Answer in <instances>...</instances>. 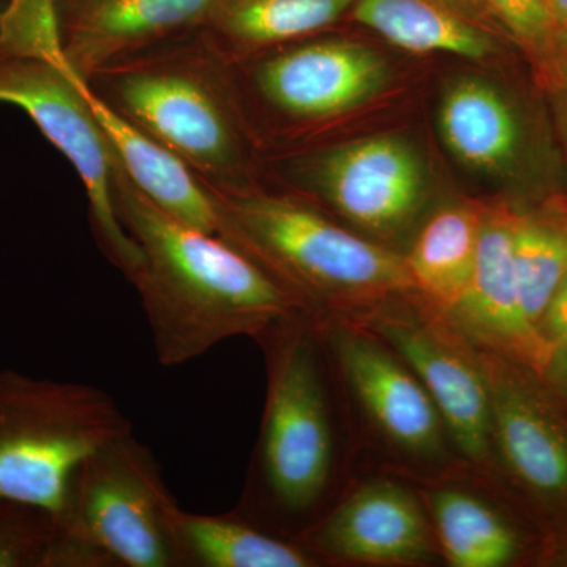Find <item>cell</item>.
<instances>
[{
  "label": "cell",
  "instance_id": "obj_5",
  "mask_svg": "<svg viewBox=\"0 0 567 567\" xmlns=\"http://www.w3.org/2000/svg\"><path fill=\"white\" fill-rule=\"evenodd\" d=\"M177 502L151 447L133 432L82 462L55 518L50 567H181Z\"/></svg>",
  "mask_w": 567,
  "mask_h": 567
},
{
  "label": "cell",
  "instance_id": "obj_7",
  "mask_svg": "<svg viewBox=\"0 0 567 567\" xmlns=\"http://www.w3.org/2000/svg\"><path fill=\"white\" fill-rule=\"evenodd\" d=\"M311 316L260 336L268 352V394L257 451L264 502L284 516L311 513L333 466V431Z\"/></svg>",
  "mask_w": 567,
  "mask_h": 567
},
{
  "label": "cell",
  "instance_id": "obj_1",
  "mask_svg": "<svg viewBox=\"0 0 567 567\" xmlns=\"http://www.w3.org/2000/svg\"><path fill=\"white\" fill-rule=\"evenodd\" d=\"M112 159L115 212L142 254L130 284L159 364L189 363L227 339L260 338L275 324L311 316L248 254L164 212L130 181L114 152Z\"/></svg>",
  "mask_w": 567,
  "mask_h": 567
},
{
  "label": "cell",
  "instance_id": "obj_18",
  "mask_svg": "<svg viewBox=\"0 0 567 567\" xmlns=\"http://www.w3.org/2000/svg\"><path fill=\"white\" fill-rule=\"evenodd\" d=\"M173 536L181 567H311L308 547L274 535L240 513L173 514Z\"/></svg>",
  "mask_w": 567,
  "mask_h": 567
},
{
  "label": "cell",
  "instance_id": "obj_16",
  "mask_svg": "<svg viewBox=\"0 0 567 567\" xmlns=\"http://www.w3.org/2000/svg\"><path fill=\"white\" fill-rule=\"evenodd\" d=\"M81 91L136 188L174 218L223 238L221 205L210 186L169 148L111 110L82 78Z\"/></svg>",
  "mask_w": 567,
  "mask_h": 567
},
{
  "label": "cell",
  "instance_id": "obj_23",
  "mask_svg": "<svg viewBox=\"0 0 567 567\" xmlns=\"http://www.w3.org/2000/svg\"><path fill=\"white\" fill-rule=\"evenodd\" d=\"M513 240L522 309L539 330L540 319L567 275V235L547 224L513 218Z\"/></svg>",
  "mask_w": 567,
  "mask_h": 567
},
{
  "label": "cell",
  "instance_id": "obj_27",
  "mask_svg": "<svg viewBox=\"0 0 567 567\" xmlns=\"http://www.w3.org/2000/svg\"><path fill=\"white\" fill-rule=\"evenodd\" d=\"M544 374H546L548 379L554 382V385H557L558 390L567 398V352L555 350Z\"/></svg>",
  "mask_w": 567,
  "mask_h": 567
},
{
  "label": "cell",
  "instance_id": "obj_26",
  "mask_svg": "<svg viewBox=\"0 0 567 567\" xmlns=\"http://www.w3.org/2000/svg\"><path fill=\"white\" fill-rule=\"evenodd\" d=\"M539 330L551 349L567 352V275L548 303Z\"/></svg>",
  "mask_w": 567,
  "mask_h": 567
},
{
  "label": "cell",
  "instance_id": "obj_4",
  "mask_svg": "<svg viewBox=\"0 0 567 567\" xmlns=\"http://www.w3.org/2000/svg\"><path fill=\"white\" fill-rule=\"evenodd\" d=\"M223 238L293 293L309 315L319 306L416 289L405 259L328 219L315 205L259 185L212 189Z\"/></svg>",
  "mask_w": 567,
  "mask_h": 567
},
{
  "label": "cell",
  "instance_id": "obj_11",
  "mask_svg": "<svg viewBox=\"0 0 567 567\" xmlns=\"http://www.w3.org/2000/svg\"><path fill=\"white\" fill-rule=\"evenodd\" d=\"M374 328L415 372L466 456L486 461L494 440L491 394L480 361L470 360L439 328L416 320L383 317Z\"/></svg>",
  "mask_w": 567,
  "mask_h": 567
},
{
  "label": "cell",
  "instance_id": "obj_12",
  "mask_svg": "<svg viewBox=\"0 0 567 567\" xmlns=\"http://www.w3.org/2000/svg\"><path fill=\"white\" fill-rule=\"evenodd\" d=\"M491 394L492 440L528 491L567 503V427L537 388L506 358L480 361Z\"/></svg>",
  "mask_w": 567,
  "mask_h": 567
},
{
  "label": "cell",
  "instance_id": "obj_2",
  "mask_svg": "<svg viewBox=\"0 0 567 567\" xmlns=\"http://www.w3.org/2000/svg\"><path fill=\"white\" fill-rule=\"evenodd\" d=\"M87 84L111 110L169 148L212 189L256 185L252 141L233 62L203 29L95 71Z\"/></svg>",
  "mask_w": 567,
  "mask_h": 567
},
{
  "label": "cell",
  "instance_id": "obj_21",
  "mask_svg": "<svg viewBox=\"0 0 567 567\" xmlns=\"http://www.w3.org/2000/svg\"><path fill=\"white\" fill-rule=\"evenodd\" d=\"M483 218L468 207L436 212L406 257L416 289L446 311L464 292L475 267Z\"/></svg>",
  "mask_w": 567,
  "mask_h": 567
},
{
  "label": "cell",
  "instance_id": "obj_14",
  "mask_svg": "<svg viewBox=\"0 0 567 567\" xmlns=\"http://www.w3.org/2000/svg\"><path fill=\"white\" fill-rule=\"evenodd\" d=\"M331 334L347 382L380 431L410 453L439 450L442 416L415 372L369 336L346 328Z\"/></svg>",
  "mask_w": 567,
  "mask_h": 567
},
{
  "label": "cell",
  "instance_id": "obj_13",
  "mask_svg": "<svg viewBox=\"0 0 567 567\" xmlns=\"http://www.w3.org/2000/svg\"><path fill=\"white\" fill-rule=\"evenodd\" d=\"M306 175L342 216L374 230L404 221L420 199L423 181L415 153L393 137L324 153L306 164Z\"/></svg>",
  "mask_w": 567,
  "mask_h": 567
},
{
  "label": "cell",
  "instance_id": "obj_15",
  "mask_svg": "<svg viewBox=\"0 0 567 567\" xmlns=\"http://www.w3.org/2000/svg\"><path fill=\"white\" fill-rule=\"evenodd\" d=\"M309 550L364 563H420L434 554L420 506L398 484H368L319 527L309 529Z\"/></svg>",
  "mask_w": 567,
  "mask_h": 567
},
{
  "label": "cell",
  "instance_id": "obj_22",
  "mask_svg": "<svg viewBox=\"0 0 567 567\" xmlns=\"http://www.w3.org/2000/svg\"><path fill=\"white\" fill-rule=\"evenodd\" d=\"M435 532L456 567H503L516 558L517 535L483 499L442 491L432 499Z\"/></svg>",
  "mask_w": 567,
  "mask_h": 567
},
{
  "label": "cell",
  "instance_id": "obj_24",
  "mask_svg": "<svg viewBox=\"0 0 567 567\" xmlns=\"http://www.w3.org/2000/svg\"><path fill=\"white\" fill-rule=\"evenodd\" d=\"M55 533L51 514L0 502V567H50Z\"/></svg>",
  "mask_w": 567,
  "mask_h": 567
},
{
  "label": "cell",
  "instance_id": "obj_6",
  "mask_svg": "<svg viewBox=\"0 0 567 567\" xmlns=\"http://www.w3.org/2000/svg\"><path fill=\"white\" fill-rule=\"evenodd\" d=\"M133 432L106 391L87 383L0 371V502L61 516L78 468Z\"/></svg>",
  "mask_w": 567,
  "mask_h": 567
},
{
  "label": "cell",
  "instance_id": "obj_8",
  "mask_svg": "<svg viewBox=\"0 0 567 567\" xmlns=\"http://www.w3.org/2000/svg\"><path fill=\"white\" fill-rule=\"evenodd\" d=\"M289 41L233 62L241 103L287 125H316L371 99L386 81V63L363 44L333 39Z\"/></svg>",
  "mask_w": 567,
  "mask_h": 567
},
{
  "label": "cell",
  "instance_id": "obj_28",
  "mask_svg": "<svg viewBox=\"0 0 567 567\" xmlns=\"http://www.w3.org/2000/svg\"><path fill=\"white\" fill-rule=\"evenodd\" d=\"M547 6L555 24L567 28V0H547Z\"/></svg>",
  "mask_w": 567,
  "mask_h": 567
},
{
  "label": "cell",
  "instance_id": "obj_19",
  "mask_svg": "<svg viewBox=\"0 0 567 567\" xmlns=\"http://www.w3.org/2000/svg\"><path fill=\"white\" fill-rule=\"evenodd\" d=\"M462 0H357V21L401 50L446 52L481 61L491 39L473 20Z\"/></svg>",
  "mask_w": 567,
  "mask_h": 567
},
{
  "label": "cell",
  "instance_id": "obj_25",
  "mask_svg": "<svg viewBox=\"0 0 567 567\" xmlns=\"http://www.w3.org/2000/svg\"><path fill=\"white\" fill-rule=\"evenodd\" d=\"M518 39L537 43L546 39L555 21L547 0H480Z\"/></svg>",
  "mask_w": 567,
  "mask_h": 567
},
{
  "label": "cell",
  "instance_id": "obj_17",
  "mask_svg": "<svg viewBox=\"0 0 567 567\" xmlns=\"http://www.w3.org/2000/svg\"><path fill=\"white\" fill-rule=\"evenodd\" d=\"M357 0H216L204 33L229 62L317 35Z\"/></svg>",
  "mask_w": 567,
  "mask_h": 567
},
{
  "label": "cell",
  "instance_id": "obj_10",
  "mask_svg": "<svg viewBox=\"0 0 567 567\" xmlns=\"http://www.w3.org/2000/svg\"><path fill=\"white\" fill-rule=\"evenodd\" d=\"M445 312L470 341L536 372L546 371L555 350L522 309L514 265L513 216L483 218L472 276L456 303Z\"/></svg>",
  "mask_w": 567,
  "mask_h": 567
},
{
  "label": "cell",
  "instance_id": "obj_9",
  "mask_svg": "<svg viewBox=\"0 0 567 567\" xmlns=\"http://www.w3.org/2000/svg\"><path fill=\"white\" fill-rule=\"evenodd\" d=\"M216 0H58L59 40L82 80L207 24Z\"/></svg>",
  "mask_w": 567,
  "mask_h": 567
},
{
  "label": "cell",
  "instance_id": "obj_3",
  "mask_svg": "<svg viewBox=\"0 0 567 567\" xmlns=\"http://www.w3.org/2000/svg\"><path fill=\"white\" fill-rule=\"evenodd\" d=\"M0 103L24 111L76 169L93 237L132 282L141 249L115 212L110 142L82 95L80 74L63 59L58 0H6L0 9Z\"/></svg>",
  "mask_w": 567,
  "mask_h": 567
},
{
  "label": "cell",
  "instance_id": "obj_20",
  "mask_svg": "<svg viewBox=\"0 0 567 567\" xmlns=\"http://www.w3.org/2000/svg\"><path fill=\"white\" fill-rule=\"evenodd\" d=\"M440 130L450 151L476 169H498L516 156V115L486 82L461 81L446 93Z\"/></svg>",
  "mask_w": 567,
  "mask_h": 567
}]
</instances>
